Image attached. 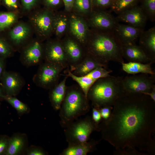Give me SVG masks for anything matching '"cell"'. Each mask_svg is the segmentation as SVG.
I'll use <instances>...</instances> for the list:
<instances>
[{
  "mask_svg": "<svg viewBox=\"0 0 155 155\" xmlns=\"http://www.w3.org/2000/svg\"><path fill=\"white\" fill-rule=\"evenodd\" d=\"M111 115L99 124L102 138L115 150L134 148L155 154V102L148 95L128 92L117 100Z\"/></svg>",
  "mask_w": 155,
  "mask_h": 155,
  "instance_id": "1",
  "label": "cell"
},
{
  "mask_svg": "<svg viewBox=\"0 0 155 155\" xmlns=\"http://www.w3.org/2000/svg\"><path fill=\"white\" fill-rule=\"evenodd\" d=\"M84 49L86 55L106 68L110 61L121 64L124 62L122 44L113 31H102L90 28Z\"/></svg>",
  "mask_w": 155,
  "mask_h": 155,
  "instance_id": "2",
  "label": "cell"
},
{
  "mask_svg": "<svg viewBox=\"0 0 155 155\" xmlns=\"http://www.w3.org/2000/svg\"><path fill=\"white\" fill-rule=\"evenodd\" d=\"M121 77L110 76L96 80L90 89L87 98L92 107L98 109L113 106L116 101L128 92L124 89Z\"/></svg>",
  "mask_w": 155,
  "mask_h": 155,
  "instance_id": "3",
  "label": "cell"
},
{
  "mask_svg": "<svg viewBox=\"0 0 155 155\" xmlns=\"http://www.w3.org/2000/svg\"><path fill=\"white\" fill-rule=\"evenodd\" d=\"M89 100L79 87L73 85L67 87L65 98L59 109V123L65 128L90 111Z\"/></svg>",
  "mask_w": 155,
  "mask_h": 155,
  "instance_id": "4",
  "label": "cell"
},
{
  "mask_svg": "<svg viewBox=\"0 0 155 155\" xmlns=\"http://www.w3.org/2000/svg\"><path fill=\"white\" fill-rule=\"evenodd\" d=\"M95 131H99V128L94 123L91 117L88 115L75 120L65 128L64 131L68 145H72L87 142Z\"/></svg>",
  "mask_w": 155,
  "mask_h": 155,
  "instance_id": "5",
  "label": "cell"
},
{
  "mask_svg": "<svg viewBox=\"0 0 155 155\" xmlns=\"http://www.w3.org/2000/svg\"><path fill=\"white\" fill-rule=\"evenodd\" d=\"M34 10L29 16V24L37 38L43 42L50 38L53 34L54 11L44 7Z\"/></svg>",
  "mask_w": 155,
  "mask_h": 155,
  "instance_id": "6",
  "label": "cell"
},
{
  "mask_svg": "<svg viewBox=\"0 0 155 155\" xmlns=\"http://www.w3.org/2000/svg\"><path fill=\"white\" fill-rule=\"evenodd\" d=\"M58 66L45 62L39 65L32 80L37 86L50 90L59 83L61 72L63 70Z\"/></svg>",
  "mask_w": 155,
  "mask_h": 155,
  "instance_id": "7",
  "label": "cell"
},
{
  "mask_svg": "<svg viewBox=\"0 0 155 155\" xmlns=\"http://www.w3.org/2000/svg\"><path fill=\"white\" fill-rule=\"evenodd\" d=\"M44 43V61L63 69L69 66L61 40L49 38Z\"/></svg>",
  "mask_w": 155,
  "mask_h": 155,
  "instance_id": "8",
  "label": "cell"
},
{
  "mask_svg": "<svg viewBox=\"0 0 155 155\" xmlns=\"http://www.w3.org/2000/svg\"><path fill=\"white\" fill-rule=\"evenodd\" d=\"M39 39H32L20 51V60L27 67L39 65L44 60V43Z\"/></svg>",
  "mask_w": 155,
  "mask_h": 155,
  "instance_id": "9",
  "label": "cell"
},
{
  "mask_svg": "<svg viewBox=\"0 0 155 155\" xmlns=\"http://www.w3.org/2000/svg\"><path fill=\"white\" fill-rule=\"evenodd\" d=\"M155 75L141 73L126 77L123 79L125 90L128 92H149L155 86Z\"/></svg>",
  "mask_w": 155,
  "mask_h": 155,
  "instance_id": "10",
  "label": "cell"
},
{
  "mask_svg": "<svg viewBox=\"0 0 155 155\" xmlns=\"http://www.w3.org/2000/svg\"><path fill=\"white\" fill-rule=\"evenodd\" d=\"M106 9L92 8L86 18L90 28L102 31H113L119 22L116 17Z\"/></svg>",
  "mask_w": 155,
  "mask_h": 155,
  "instance_id": "11",
  "label": "cell"
},
{
  "mask_svg": "<svg viewBox=\"0 0 155 155\" xmlns=\"http://www.w3.org/2000/svg\"><path fill=\"white\" fill-rule=\"evenodd\" d=\"M33 29L29 23L17 22L9 30L6 38L15 51L20 52L32 39Z\"/></svg>",
  "mask_w": 155,
  "mask_h": 155,
  "instance_id": "12",
  "label": "cell"
},
{
  "mask_svg": "<svg viewBox=\"0 0 155 155\" xmlns=\"http://www.w3.org/2000/svg\"><path fill=\"white\" fill-rule=\"evenodd\" d=\"M90 30L85 18L73 12L70 13L69 27L67 34L84 47L89 36Z\"/></svg>",
  "mask_w": 155,
  "mask_h": 155,
  "instance_id": "13",
  "label": "cell"
},
{
  "mask_svg": "<svg viewBox=\"0 0 155 155\" xmlns=\"http://www.w3.org/2000/svg\"><path fill=\"white\" fill-rule=\"evenodd\" d=\"M61 40L70 67L80 63L86 56L84 46L67 34Z\"/></svg>",
  "mask_w": 155,
  "mask_h": 155,
  "instance_id": "14",
  "label": "cell"
},
{
  "mask_svg": "<svg viewBox=\"0 0 155 155\" xmlns=\"http://www.w3.org/2000/svg\"><path fill=\"white\" fill-rule=\"evenodd\" d=\"M1 85L5 95L16 96L25 84V81L20 74L17 72L5 70L0 79Z\"/></svg>",
  "mask_w": 155,
  "mask_h": 155,
  "instance_id": "15",
  "label": "cell"
},
{
  "mask_svg": "<svg viewBox=\"0 0 155 155\" xmlns=\"http://www.w3.org/2000/svg\"><path fill=\"white\" fill-rule=\"evenodd\" d=\"M117 21L134 27L144 29L148 19L140 6L137 5L117 14Z\"/></svg>",
  "mask_w": 155,
  "mask_h": 155,
  "instance_id": "16",
  "label": "cell"
},
{
  "mask_svg": "<svg viewBox=\"0 0 155 155\" xmlns=\"http://www.w3.org/2000/svg\"><path fill=\"white\" fill-rule=\"evenodd\" d=\"M144 29L119 23L113 32L122 45L135 44Z\"/></svg>",
  "mask_w": 155,
  "mask_h": 155,
  "instance_id": "17",
  "label": "cell"
},
{
  "mask_svg": "<svg viewBox=\"0 0 155 155\" xmlns=\"http://www.w3.org/2000/svg\"><path fill=\"white\" fill-rule=\"evenodd\" d=\"M70 13L64 11H54L53 21V34L56 38L61 40L67 33Z\"/></svg>",
  "mask_w": 155,
  "mask_h": 155,
  "instance_id": "18",
  "label": "cell"
},
{
  "mask_svg": "<svg viewBox=\"0 0 155 155\" xmlns=\"http://www.w3.org/2000/svg\"><path fill=\"white\" fill-rule=\"evenodd\" d=\"M122 51L123 58L129 62L144 63L151 62L143 50L136 43L122 45Z\"/></svg>",
  "mask_w": 155,
  "mask_h": 155,
  "instance_id": "19",
  "label": "cell"
},
{
  "mask_svg": "<svg viewBox=\"0 0 155 155\" xmlns=\"http://www.w3.org/2000/svg\"><path fill=\"white\" fill-rule=\"evenodd\" d=\"M139 46L143 50L151 61L155 62V27L144 30L139 38Z\"/></svg>",
  "mask_w": 155,
  "mask_h": 155,
  "instance_id": "20",
  "label": "cell"
},
{
  "mask_svg": "<svg viewBox=\"0 0 155 155\" xmlns=\"http://www.w3.org/2000/svg\"><path fill=\"white\" fill-rule=\"evenodd\" d=\"M26 135L22 133H16L10 137L5 155H18L25 153L28 148Z\"/></svg>",
  "mask_w": 155,
  "mask_h": 155,
  "instance_id": "21",
  "label": "cell"
},
{
  "mask_svg": "<svg viewBox=\"0 0 155 155\" xmlns=\"http://www.w3.org/2000/svg\"><path fill=\"white\" fill-rule=\"evenodd\" d=\"M100 140L92 139L87 142L72 145H68L60 155H86L97 150L96 146Z\"/></svg>",
  "mask_w": 155,
  "mask_h": 155,
  "instance_id": "22",
  "label": "cell"
},
{
  "mask_svg": "<svg viewBox=\"0 0 155 155\" xmlns=\"http://www.w3.org/2000/svg\"><path fill=\"white\" fill-rule=\"evenodd\" d=\"M49 90V97L51 105L55 111L59 110L64 99L67 87L66 85L67 76Z\"/></svg>",
  "mask_w": 155,
  "mask_h": 155,
  "instance_id": "23",
  "label": "cell"
},
{
  "mask_svg": "<svg viewBox=\"0 0 155 155\" xmlns=\"http://www.w3.org/2000/svg\"><path fill=\"white\" fill-rule=\"evenodd\" d=\"M100 66H102L106 68L103 65L93 58L86 55L81 62L75 65L70 67L69 69L71 73L75 75L84 76Z\"/></svg>",
  "mask_w": 155,
  "mask_h": 155,
  "instance_id": "24",
  "label": "cell"
},
{
  "mask_svg": "<svg viewBox=\"0 0 155 155\" xmlns=\"http://www.w3.org/2000/svg\"><path fill=\"white\" fill-rule=\"evenodd\" d=\"M152 63L151 62L147 63L129 62H124L121 64L123 70L129 74L135 75L140 73L155 75V73L151 67Z\"/></svg>",
  "mask_w": 155,
  "mask_h": 155,
  "instance_id": "25",
  "label": "cell"
},
{
  "mask_svg": "<svg viewBox=\"0 0 155 155\" xmlns=\"http://www.w3.org/2000/svg\"><path fill=\"white\" fill-rule=\"evenodd\" d=\"M19 13L12 11L0 12V32L10 28L18 22Z\"/></svg>",
  "mask_w": 155,
  "mask_h": 155,
  "instance_id": "26",
  "label": "cell"
},
{
  "mask_svg": "<svg viewBox=\"0 0 155 155\" xmlns=\"http://www.w3.org/2000/svg\"><path fill=\"white\" fill-rule=\"evenodd\" d=\"M67 71V73L63 75L69 77L76 82L86 96L87 97L88 93L90 89L96 80L86 75L77 76L71 73L69 69Z\"/></svg>",
  "mask_w": 155,
  "mask_h": 155,
  "instance_id": "27",
  "label": "cell"
},
{
  "mask_svg": "<svg viewBox=\"0 0 155 155\" xmlns=\"http://www.w3.org/2000/svg\"><path fill=\"white\" fill-rule=\"evenodd\" d=\"M92 9L91 0H75L72 12L86 18Z\"/></svg>",
  "mask_w": 155,
  "mask_h": 155,
  "instance_id": "28",
  "label": "cell"
},
{
  "mask_svg": "<svg viewBox=\"0 0 155 155\" xmlns=\"http://www.w3.org/2000/svg\"><path fill=\"white\" fill-rule=\"evenodd\" d=\"M140 0H113L110 8L111 10L118 14L137 5Z\"/></svg>",
  "mask_w": 155,
  "mask_h": 155,
  "instance_id": "29",
  "label": "cell"
},
{
  "mask_svg": "<svg viewBox=\"0 0 155 155\" xmlns=\"http://www.w3.org/2000/svg\"><path fill=\"white\" fill-rule=\"evenodd\" d=\"M3 99L5 100L14 108L19 115L29 113V108L28 105L17 98L15 96L5 95Z\"/></svg>",
  "mask_w": 155,
  "mask_h": 155,
  "instance_id": "30",
  "label": "cell"
},
{
  "mask_svg": "<svg viewBox=\"0 0 155 155\" xmlns=\"http://www.w3.org/2000/svg\"><path fill=\"white\" fill-rule=\"evenodd\" d=\"M140 7L151 21L155 20V0H140Z\"/></svg>",
  "mask_w": 155,
  "mask_h": 155,
  "instance_id": "31",
  "label": "cell"
},
{
  "mask_svg": "<svg viewBox=\"0 0 155 155\" xmlns=\"http://www.w3.org/2000/svg\"><path fill=\"white\" fill-rule=\"evenodd\" d=\"M15 52L7 39L0 36V56L6 59L13 56Z\"/></svg>",
  "mask_w": 155,
  "mask_h": 155,
  "instance_id": "32",
  "label": "cell"
},
{
  "mask_svg": "<svg viewBox=\"0 0 155 155\" xmlns=\"http://www.w3.org/2000/svg\"><path fill=\"white\" fill-rule=\"evenodd\" d=\"M112 72L111 70H108L103 67L100 66L94 69L85 75L97 80L100 78L111 76L110 73Z\"/></svg>",
  "mask_w": 155,
  "mask_h": 155,
  "instance_id": "33",
  "label": "cell"
},
{
  "mask_svg": "<svg viewBox=\"0 0 155 155\" xmlns=\"http://www.w3.org/2000/svg\"><path fill=\"white\" fill-rule=\"evenodd\" d=\"M44 7L53 11H57L63 3L62 0H42Z\"/></svg>",
  "mask_w": 155,
  "mask_h": 155,
  "instance_id": "34",
  "label": "cell"
},
{
  "mask_svg": "<svg viewBox=\"0 0 155 155\" xmlns=\"http://www.w3.org/2000/svg\"><path fill=\"white\" fill-rule=\"evenodd\" d=\"M40 0H20L21 7L23 11L29 12L34 9Z\"/></svg>",
  "mask_w": 155,
  "mask_h": 155,
  "instance_id": "35",
  "label": "cell"
},
{
  "mask_svg": "<svg viewBox=\"0 0 155 155\" xmlns=\"http://www.w3.org/2000/svg\"><path fill=\"white\" fill-rule=\"evenodd\" d=\"M113 154L115 155H149L147 153L139 152L135 148L131 147L115 150Z\"/></svg>",
  "mask_w": 155,
  "mask_h": 155,
  "instance_id": "36",
  "label": "cell"
},
{
  "mask_svg": "<svg viewBox=\"0 0 155 155\" xmlns=\"http://www.w3.org/2000/svg\"><path fill=\"white\" fill-rule=\"evenodd\" d=\"M92 8L106 9L110 8L113 0H91Z\"/></svg>",
  "mask_w": 155,
  "mask_h": 155,
  "instance_id": "37",
  "label": "cell"
},
{
  "mask_svg": "<svg viewBox=\"0 0 155 155\" xmlns=\"http://www.w3.org/2000/svg\"><path fill=\"white\" fill-rule=\"evenodd\" d=\"M27 155H45L47 153L40 147L32 146L28 148L25 152Z\"/></svg>",
  "mask_w": 155,
  "mask_h": 155,
  "instance_id": "38",
  "label": "cell"
},
{
  "mask_svg": "<svg viewBox=\"0 0 155 155\" xmlns=\"http://www.w3.org/2000/svg\"><path fill=\"white\" fill-rule=\"evenodd\" d=\"M10 137L6 135H0V155H5Z\"/></svg>",
  "mask_w": 155,
  "mask_h": 155,
  "instance_id": "39",
  "label": "cell"
},
{
  "mask_svg": "<svg viewBox=\"0 0 155 155\" xmlns=\"http://www.w3.org/2000/svg\"><path fill=\"white\" fill-rule=\"evenodd\" d=\"M113 108V106H106L102 107L98 109L101 114L102 120H106L109 118Z\"/></svg>",
  "mask_w": 155,
  "mask_h": 155,
  "instance_id": "40",
  "label": "cell"
},
{
  "mask_svg": "<svg viewBox=\"0 0 155 155\" xmlns=\"http://www.w3.org/2000/svg\"><path fill=\"white\" fill-rule=\"evenodd\" d=\"M4 2L6 7L10 10L9 11L19 12V0H4Z\"/></svg>",
  "mask_w": 155,
  "mask_h": 155,
  "instance_id": "41",
  "label": "cell"
},
{
  "mask_svg": "<svg viewBox=\"0 0 155 155\" xmlns=\"http://www.w3.org/2000/svg\"><path fill=\"white\" fill-rule=\"evenodd\" d=\"M91 117L94 123L99 128V124L102 121V119L98 109L92 107Z\"/></svg>",
  "mask_w": 155,
  "mask_h": 155,
  "instance_id": "42",
  "label": "cell"
},
{
  "mask_svg": "<svg viewBox=\"0 0 155 155\" xmlns=\"http://www.w3.org/2000/svg\"><path fill=\"white\" fill-rule=\"evenodd\" d=\"M64 6V11L68 13L72 12L75 0H62Z\"/></svg>",
  "mask_w": 155,
  "mask_h": 155,
  "instance_id": "43",
  "label": "cell"
},
{
  "mask_svg": "<svg viewBox=\"0 0 155 155\" xmlns=\"http://www.w3.org/2000/svg\"><path fill=\"white\" fill-rule=\"evenodd\" d=\"M5 59L0 56V79L3 72L5 70Z\"/></svg>",
  "mask_w": 155,
  "mask_h": 155,
  "instance_id": "44",
  "label": "cell"
},
{
  "mask_svg": "<svg viewBox=\"0 0 155 155\" xmlns=\"http://www.w3.org/2000/svg\"><path fill=\"white\" fill-rule=\"evenodd\" d=\"M143 94L149 96L153 101L155 102V86L153 87L151 92L145 93Z\"/></svg>",
  "mask_w": 155,
  "mask_h": 155,
  "instance_id": "45",
  "label": "cell"
},
{
  "mask_svg": "<svg viewBox=\"0 0 155 155\" xmlns=\"http://www.w3.org/2000/svg\"><path fill=\"white\" fill-rule=\"evenodd\" d=\"M5 95L2 87H0V98L3 99V97Z\"/></svg>",
  "mask_w": 155,
  "mask_h": 155,
  "instance_id": "46",
  "label": "cell"
},
{
  "mask_svg": "<svg viewBox=\"0 0 155 155\" xmlns=\"http://www.w3.org/2000/svg\"><path fill=\"white\" fill-rule=\"evenodd\" d=\"M1 0H0V1H1Z\"/></svg>",
  "mask_w": 155,
  "mask_h": 155,
  "instance_id": "47",
  "label": "cell"
}]
</instances>
